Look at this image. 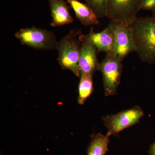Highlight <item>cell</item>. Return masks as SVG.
Returning <instances> with one entry per match:
<instances>
[{
  "mask_svg": "<svg viewBox=\"0 0 155 155\" xmlns=\"http://www.w3.org/2000/svg\"><path fill=\"white\" fill-rule=\"evenodd\" d=\"M135 52L142 61L155 64V21L152 17H137L130 24Z\"/></svg>",
  "mask_w": 155,
  "mask_h": 155,
  "instance_id": "obj_1",
  "label": "cell"
},
{
  "mask_svg": "<svg viewBox=\"0 0 155 155\" xmlns=\"http://www.w3.org/2000/svg\"><path fill=\"white\" fill-rule=\"evenodd\" d=\"M81 34L80 29H71L58 42V61L62 69H67L80 77L79 67L81 42L78 35Z\"/></svg>",
  "mask_w": 155,
  "mask_h": 155,
  "instance_id": "obj_2",
  "label": "cell"
},
{
  "mask_svg": "<svg viewBox=\"0 0 155 155\" xmlns=\"http://www.w3.org/2000/svg\"><path fill=\"white\" fill-rule=\"evenodd\" d=\"M15 37L22 45L36 50H57L58 41L54 32L32 26L21 28Z\"/></svg>",
  "mask_w": 155,
  "mask_h": 155,
  "instance_id": "obj_3",
  "label": "cell"
},
{
  "mask_svg": "<svg viewBox=\"0 0 155 155\" xmlns=\"http://www.w3.org/2000/svg\"><path fill=\"white\" fill-rule=\"evenodd\" d=\"M122 61L111 53L100 63L98 70L101 72L103 85L106 97L114 95L120 83L123 70Z\"/></svg>",
  "mask_w": 155,
  "mask_h": 155,
  "instance_id": "obj_4",
  "label": "cell"
},
{
  "mask_svg": "<svg viewBox=\"0 0 155 155\" xmlns=\"http://www.w3.org/2000/svg\"><path fill=\"white\" fill-rule=\"evenodd\" d=\"M143 0H107L106 17L130 25L137 18Z\"/></svg>",
  "mask_w": 155,
  "mask_h": 155,
  "instance_id": "obj_5",
  "label": "cell"
},
{
  "mask_svg": "<svg viewBox=\"0 0 155 155\" xmlns=\"http://www.w3.org/2000/svg\"><path fill=\"white\" fill-rule=\"evenodd\" d=\"M144 116L142 109L139 106H135L118 114L103 117V123L108 130L106 135L109 137L118 135L125 128L137 124Z\"/></svg>",
  "mask_w": 155,
  "mask_h": 155,
  "instance_id": "obj_6",
  "label": "cell"
},
{
  "mask_svg": "<svg viewBox=\"0 0 155 155\" xmlns=\"http://www.w3.org/2000/svg\"><path fill=\"white\" fill-rule=\"evenodd\" d=\"M111 21L114 34V47L111 53L122 62L129 54L135 52L132 31L129 24Z\"/></svg>",
  "mask_w": 155,
  "mask_h": 155,
  "instance_id": "obj_7",
  "label": "cell"
},
{
  "mask_svg": "<svg viewBox=\"0 0 155 155\" xmlns=\"http://www.w3.org/2000/svg\"><path fill=\"white\" fill-rule=\"evenodd\" d=\"M78 38L81 42L78 64L81 74L84 73L93 76L98 69L100 64L97 58V50L86 35L81 34Z\"/></svg>",
  "mask_w": 155,
  "mask_h": 155,
  "instance_id": "obj_8",
  "label": "cell"
},
{
  "mask_svg": "<svg viewBox=\"0 0 155 155\" xmlns=\"http://www.w3.org/2000/svg\"><path fill=\"white\" fill-rule=\"evenodd\" d=\"M87 36L94 45L98 52H103L106 54L111 53L114 47V34L112 21L107 26L99 32H95L93 28H91Z\"/></svg>",
  "mask_w": 155,
  "mask_h": 155,
  "instance_id": "obj_9",
  "label": "cell"
},
{
  "mask_svg": "<svg viewBox=\"0 0 155 155\" xmlns=\"http://www.w3.org/2000/svg\"><path fill=\"white\" fill-rule=\"evenodd\" d=\"M51 9L52 27L62 26L73 22V19L70 14V6L64 0H48Z\"/></svg>",
  "mask_w": 155,
  "mask_h": 155,
  "instance_id": "obj_10",
  "label": "cell"
},
{
  "mask_svg": "<svg viewBox=\"0 0 155 155\" xmlns=\"http://www.w3.org/2000/svg\"><path fill=\"white\" fill-rule=\"evenodd\" d=\"M67 2L74 11L76 17L82 25L87 26L99 24V18L86 4L78 0H67Z\"/></svg>",
  "mask_w": 155,
  "mask_h": 155,
  "instance_id": "obj_11",
  "label": "cell"
},
{
  "mask_svg": "<svg viewBox=\"0 0 155 155\" xmlns=\"http://www.w3.org/2000/svg\"><path fill=\"white\" fill-rule=\"evenodd\" d=\"M109 142L110 139L107 136L97 134L92 137L87 155H105L108 151Z\"/></svg>",
  "mask_w": 155,
  "mask_h": 155,
  "instance_id": "obj_12",
  "label": "cell"
},
{
  "mask_svg": "<svg viewBox=\"0 0 155 155\" xmlns=\"http://www.w3.org/2000/svg\"><path fill=\"white\" fill-rule=\"evenodd\" d=\"M78 89V103L83 105L94 90L92 75L81 73Z\"/></svg>",
  "mask_w": 155,
  "mask_h": 155,
  "instance_id": "obj_13",
  "label": "cell"
},
{
  "mask_svg": "<svg viewBox=\"0 0 155 155\" xmlns=\"http://www.w3.org/2000/svg\"><path fill=\"white\" fill-rule=\"evenodd\" d=\"M98 18L106 17L107 0H84Z\"/></svg>",
  "mask_w": 155,
  "mask_h": 155,
  "instance_id": "obj_14",
  "label": "cell"
},
{
  "mask_svg": "<svg viewBox=\"0 0 155 155\" xmlns=\"http://www.w3.org/2000/svg\"><path fill=\"white\" fill-rule=\"evenodd\" d=\"M141 10L147 11H155V0H143Z\"/></svg>",
  "mask_w": 155,
  "mask_h": 155,
  "instance_id": "obj_15",
  "label": "cell"
},
{
  "mask_svg": "<svg viewBox=\"0 0 155 155\" xmlns=\"http://www.w3.org/2000/svg\"><path fill=\"white\" fill-rule=\"evenodd\" d=\"M148 154L149 155H155V141L150 146Z\"/></svg>",
  "mask_w": 155,
  "mask_h": 155,
  "instance_id": "obj_16",
  "label": "cell"
},
{
  "mask_svg": "<svg viewBox=\"0 0 155 155\" xmlns=\"http://www.w3.org/2000/svg\"><path fill=\"white\" fill-rule=\"evenodd\" d=\"M153 18V19H154L155 21V11H153L152 12V16H151Z\"/></svg>",
  "mask_w": 155,
  "mask_h": 155,
  "instance_id": "obj_17",
  "label": "cell"
}]
</instances>
